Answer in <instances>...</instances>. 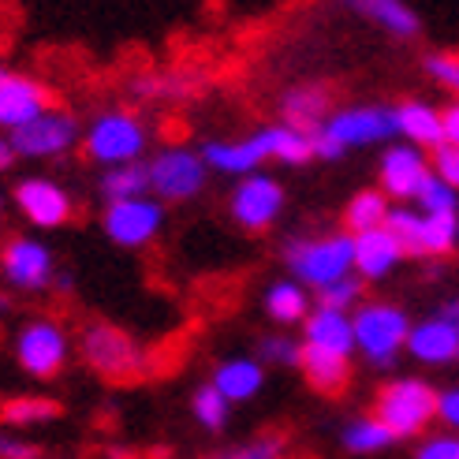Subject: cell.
<instances>
[{"label": "cell", "instance_id": "obj_1", "mask_svg": "<svg viewBox=\"0 0 459 459\" xmlns=\"http://www.w3.org/2000/svg\"><path fill=\"white\" fill-rule=\"evenodd\" d=\"M355 329V355L370 370H393L407 348L411 314L393 299H362L351 310Z\"/></svg>", "mask_w": 459, "mask_h": 459}, {"label": "cell", "instance_id": "obj_2", "mask_svg": "<svg viewBox=\"0 0 459 459\" xmlns=\"http://www.w3.org/2000/svg\"><path fill=\"white\" fill-rule=\"evenodd\" d=\"M281 262L291 281H299L307 291H317V288L355 273V239L348 232L295 236L284 243Z\"/></svg>", "mask_w": 459, "mask_h": 459}, {"label": "cell", "instance_id": "obj_3", "mask_svg": "<svg viewBox=\"0 0 459 459\" xmlns=\"http://www.w3.org/2000/svg\"><path fill=\"white\" fill-rule=\"evenodd\" d=\"M150 124L134 108H101L94 120L82 127V153L98 169L134 165L150 157Z\"/></svg>", "mask_w": 459, "mask_h": 459}, {"label": "cell", "instance_id": "obj_4", "mask_svg": "<svg viewBox=\"0 0 459 459\" xmlns=\"http://www.w3.org/2000/svg\"><path fill=\"white\" fill-rule=\"evenodd\" d=\"M374 415L393 429L396 441H419L437 422V388L419 374H396L377 388Z\"/></svg>", "mask_w": 459, "mask_h": 459}, {"label": "cell", "instance_id": "obj_5", "mask_svg": "<svg viewBox=\"0 0 459 459\" xmlns=\"http://www.w3.org/2000/svg\"><path fill=\"white\" fill-rule=\"evenodd\" d=\"M79 359L105 381H139L150 374V351L134 340L127 329L112 325V321H90L75 340Z\"/></svg>", "mask_w": 459, "mask_h": 459}, {"label": "cell", "instance_id": "obj_6", "mask_svg": "<svg viewBox=\"0 0 459 459\" xmlns=\"http://www.w3.org/2000/svg\"><path fill=\"white\" fill-rule=\"evenodd\" d=\"M72 351H75V340L67 336L64 321L49 317V314L27 317L15 329V336H12L15 366L30 381H53V377H60L67 370V362H72Z\"/></svg>", "mask_w": 459, "mask_h": 459}, {"label": "cell", "instance_id": "obj_7", "mask_svg": "<svg viewBox=\"0 0 459 459\" xmlns=\"http://www.w3.org/2000/svg\"><path fill=\"white\" fill-rule=\"evenodd\" d=\"M146 176H150V195L165 205H179L198 198L210 187V169L198 153V146L187 143H169L157 146V153L146 157Z\"/></svg>", "mask_w": 459, "mask_h": 459}, {"label": "cell", "instance_id": "obj_8", "mask_svg": "<svg viewBox=\"0 0 459 459\" xmlns=\"http://www.w3.org/2000/svg\"><path fill=\"white\" fill-rule=\"evenodd\" d=\"M284 205H288L284 183L262 169V172L236 179L232 195H228V217H232V224L243 228V232L262 236L269 228H277V221L284 217Z\"/></svg>", "mask_w": 459, "mask_h": 459}, {"label": "cell", "instance_id": "obj_9", "mask_svg": "<svg viewBox=\"0 0 459 459\" xmlns=\"http://www.w3.org/2000/svg\"><path fill=\"white\" fill-rule=\"evenodd\" d=\"M165 217H169L165 202H157L153 195L105 202L101 232L112 247H120V250H146L150 243H157L160 232H165Z\"/></svg>", "mask_w": 459, "mask_h": 459}, {"label": "cell", "instance_id": "obj_10", "mask_svg": "<svg viewBox=\"0 0 459 459\" xmlns=\"http://www.w3.org/2000/svg\"><path fill=\"white\" fill-rule=\"evenodd\" d=\"M321 131L343 150H374L396 143V120H393V105L381 101H366V105H340L329 112V120L321 124Z\"/></svg>", "mask_w": 459, "mask_h": 459}, {"label": "cell", "instance_id": "obj_11", "mask_svg": "<svg viewBox=\"0 0 459 459\" xmlns=\"http://www.w3.org/2000/svg\"><path fill=\"white\" fill-rule=\"evenodd\" d=\"M56 255L41 236H12L0 250V281L12 291L41 295L56 284Z\"/></svg>", "mask_w": 459, "mask_h": 459}, {"label": "cell", "instance_id": "obj_12", "mask_svg": "<svg viewBox=\"0 0 459 459\" xmlns=\"http://www.w3.org/2000/svg\"><path fill=\"white\" fill-rule=\"evenodd\" d=\"M19 160H60L82 143V124L64 108H45L38 120L8 134Z\"/></svg>", "mask_w": 459, "mask_h": 459}, {"label": "cell", "instance_id": "obj_13", "mask_svg": "<svg viewBox=\"0 0 459 459\" xmlns=\"http://www.w3.org/2000/svg\"><path fill=\"white\" fill-rule=\"evenodd\" d=\"M12 205L19 210V217L27 221L34 232H56L72 221L75 213V198L53 176H22L15 179L12 191Z\"/></svg>", "mask_w": 459, "mask_h": 459}, {"label": "cell", "instance_id": "obj_14", "mask_svg": "<svg viewBox=\"0 0 459 459\" xmlns=\"http://www.w3.org/2000/svg\"><path fill=\"white\" fill-rule=\"evenodd\" d=\"M433 176L429 169V153L407 143H388L381 146L377 157V187L385 191V198L393 205H411L415 195L422 191V183Z\"/></svg>", "mask_w": 459, "mask_h": 459}, {"label": "cell", "instance_id": "obj_15", "mask_svg": "<svg viewBox=\"0 0 459 459\" xmlns=\"http://www.w3.org/2000/svg\"><path fill=\"white\" fill-rule=\"evenodd\" d=\"M205 169L217 176H232L243 179L250 172H262L269 165V134L265 127L243 134V139H210L198 146Z\"/></svg>", "mask_w": 459, "mask_h": 459}, {"label": "cell", "instance_id": "obj_16", "mask_svg": "<svg viewBox=\"0 0 459 459\" xmlns=\"http://www.w3.org/2000/svg\"><path fill=\"white\" fill-rule=\"evenodd\" d=\"M340 12H348L362 22L377 27L385 38L396 41H419L422 38V15L411 0H333Z\"/></svg>", "mask_w": 459, "mask_h": 459}, {"label": "cell", "instance_id": "obj_17", "mask_svg": "<svg viewBox=\"0 0 459 459\" xmlns=\"http://www.w3.org/2000/svg\"><path fill=\"white\" fill-rule=\"evenodd\" d=\"M403 355H411L419 366H429V370L452 366V362H459V329L433 310L422 321H411Z\"/></svg>", "mask_w": 459, "mask_h": 459}, {"label": "cell", "instance_id": "obj_18", "mask_svg": "<svg viewBox=\"0 0 459 459\" xmlns=\"http://www.w3.org/2000/svg\"><path fill=\"white\" fill-rule=\"evenodd\" d=\"M49 105V90H45L38 79L30 75H19V72H8L0 79V131L12 134L19 127H27L30 120H38Z\"/></svg>", "mask_w": 459, "mask_h": 459}, {"label": "cell", "instance_id": "obj_19", "mask_svg": "<svg viewBox=\"0 0 459 459\" xmlns=\"http://www.w3.org/2000/svg\"><path fill=\"white\" fill-rule=\"evenodd\" d=\"M351 239H355V277L362 284H381L403 265V250L388 228H370V232H359Z\"/></svg>", "mask_w": 459, "mask_h": 459}, {"label": "cell", "instance_id": "obj_20", "mask_svg": "<svg viewBox=\"0 0 459 459\" xmlns=\"http://www.w3.org/2000/svg\"><path fill=\"white\" fill-rule=\"evenodd\" d=\"M210 385L232 407L250 403V400H258L265 388V366L258 362V355H224L213 366Z\"/></svg>", "mask_w": 459, "mask_h": 459}, {"label": "cell", "instance_id": "obj_21", "mask_svg": "<svg viewBox=\"0 0 459 459\" xmlns=\"http://www.w3.org/2000/svg\"><path fill=\"white\" fill-rule=\"evenodd\" d=\"M333 112V90L325 82H295L281 94V124L295 131H317Z\"/></svg>", "mask_w": 459, "mask_h": 459}, {"label": "cell", "instance_id": "obj_22", "mask_svg": "<svg viewBox=\"0 0 459 459\" xmlns=\"http://www.w3.org/2000/svg\"><path fill=\"white\" fill-rule=\"evenodd\" d=\"M393 120H396V139L407 146H419L426 153H433L445 143V131H441V108L419 101V98H407L400 105H393Z\"/></svg>", "mask_w": 459, "mask_h": 459}, {"label": "cell", "instance_id": "obj_23", "mask_svg": "<svg viewBox=\"0 0 459 459\" xmlns=\"http://www.w3.org/2000/svg\"><path fill=\"white\" fill-rule=\"evenodd\" d=\"M303 348H317V351H329V355H343V359H355V329H351V314H340V310H321L314 307L303 321Z\"/></svg>", "mask_w": 459, "mask_h": 459}, {"label": "cell", "instance_id": "obj_24", "mask_svg": "<svg viewBox=\"0 0 459 459\" xmlns=\"http://www.w3.org/2000/svg\"><path fill=\"white\" fill-rule=\"evenodd\" d=\"M262 310L277 329H291V325H303L307 314L314 310V295L299 281L277 277L262 291Z\"/></svg>", "mask_w": 459, "mask_h": 459}, {"label": "cell", "instance_id": "obj_25", "mask_svg": "<svg viewBox=\"0 0 459 459\" xmlns=\"http://www.w3.org/2000/svg\"><path fill=\"white\" fill-rule=\"evenodd\" d=\"M299 374L307 377V385L321 396H336L351 385V359L343 355H329V351H317V348H303L299 359Z\"/></svg>", "mask_w": 459, "mask_h": 459}, {"label": "cell", "instance_id": "obj_26", "mask_svg": "<svg viewBox=\"0 0 459 459\" xmlns=\"http://www.w3.org/2000/svg\"><path fill=\"white\" fill-rule=\"evenodd\" d=\"M336 441H340V448L348 452V455H381V452H388V448L396 445L393 429H388L374 415V411H370V415H351L348 422L340 426Z\"/></svg>", "mask_w": 459, "mask_h": 459}, {"label": "cell", "instance_id": "obj_27", "mask_svg": "<svg viewBox=\"0 0 459 459\" xmlns=\"http://www.w3.org/2000/svg\"><path fill=\"white\" fill-rule=\"evenodd\" d=\"M60 403L53 396H38V393H22V396H8L0 403V426L4 429H41L53 426L60 419Z\"/></svg>", "mask_w": 459, "mask_h": 459}, {"label": "cell", "instance_id": "obj_28", "mask_svg": "<svg viewBox=\"0 0 459 459\" xmlns=\"http://www.w3.org/2000/svg\"><path fill=\"white\" fill-rule=\"evenodd\" d=\"M198 86L202 79L183 75V72H143L127 82L131 98H139V101H187Z\"/></svg>", "mask_w": 459, "mask_h": 459}, {"label": "cell", "instance_id": "obj_29", "mask_svg": "<svg viewBox=\"0 0 459 459\" xmlns=\"http://www.w3.org/2000/svg\"><path fill=\"white\" fill-rule=\"evenodd\" d=\"M388 210H393V202L385 198L381 187H362L348 198L343 205V232L348 236H359V232H370V228H385L388 221Z\"/></svg>", "mask_w": 459, "mask_h": 459}, {"label": "cell", "instance_id": "obj_30", "mask_svg": "<svg viewBox=\"0 0 459 459\" xmlns=\"http://www.w3.org/2000/svg\"><path fill=\"white\" fill-rule=\"evenodd\" d=\"M385 228L396 236L403 258H426V213H419L415 205H393Z\"/></svg>", "mask_w": 459, "mask_h": 459}, {"label": "cell", "instance_id": "obj_31", "mask_svg": "<svg viewBox=\"0 0 459 459\" xmlns=\"http://www.w3.org/2000/svg\"><path fill=\"white\" fill-rule=\"evenodd\" d=\"M98 191L105 202H120V198H139L150 195V176H146V160H134V165H112L101 169Z\"/></svg>", "mask_w": 459, "mask_h": 459}, {"label": "cell", "instance_id": "obj_32", "mask_svg": "<svg viewBox=\"0 0 459 459\" xmlns=\"http://www.w3.org/2000/svg\"><path fill=\"white\" fill-rule=\"evenodd\" d=\"M265 134H269V160H277V165L299 169V165H307V160H314L307 131H295V127L277 120V124H265Z\"/></svg>", "mask_w": 459, "mask_h": 459}, {"label": "cell", "instance_id": "obj_33", "mask_svg": "<svg viewBox=\"0 0 459 459\" xmlns=\"http://www.w3.org/2000/svg\"><path fill=\"white\" fill-rule=\"evenodd\" d=\"M191 419L205 433H221L228 426V419H232V403H228L210 381H205L191 393Z\"/></svg>", "mask_w": 459, "mask_h": 459}, {"label": "cell", "instance_id": "obj_34", "mask_svg": "<svg viewBox=\"0 0 459 459\" xmlns=\"http://www.w3.org/2000/svg\"><path fill=\"white\" fill-rule=\"evenodd\" d=\"M258 362L265 366H277V370H299V359H303V340L299 336H288V333H269L258 340Z\"/></svg>", "mask_w": 459, "mask_h": 459}, {"label": "cell", "instance_id": "obj_35", "mask_svg": "<svg viewBox=\"0 0 459 459\" xmlns=\"http://www.w3.org/2000/svg\"><path fill=\"white\" fill-rule=\"evenodd\" d=\"M314 295V307H321V310H340V314H351L362 299H366V284L355 277H340V281H333V284H325V288H317V291H310Z\"/></svg>", "mask_w": 459, "mask_h": 459}, {"label": "cell", "instance_id": "obj_36", "mask_svg": "<svg viewBox=\"0 0 459 459\" xmlns=\"http://www.w3.org/2000/svg\"><path fill=\"white\" fill-rule=\"evenodd\" d=\"M411 205H415L419 213H426V217H459V195L448 187V183H441L437 176H429L422 183V191L415 195Z\"/></svg>", "mask_w": 459, "mask_h": 459}, {"label": "cell", "instance_id": "obj_37", "mask_svg": "<svg viewBox=\"0 0 459 459\" xmlns=\"http://www.w3.org/2000/svg\"><path fill=\"white\" fill-rule=\"evenodd\" d=\"M459 250V217H426V258H448Z\"/></svg>", "mask_w": 459, "mask_h": 459}, {"label": "cell", "instance_id": "obj_38", "mask_svg": "<svg viewBox=\"0 0 459 459\" xmlns=\"http://www.w3.org/2000/svg\"><path fill=\"white\" fill-rule=\"evenodd\" d=\"M273 455H284V437H277V433H258V437L232 445L217 455H205V459H273Z\"/></svg>", "mask_w": 459, "mask_h": 459}, {"label": "cell", "instance_id": "obj_39", "mask_svg": "<svg viewBox=\"0 0 459 459\" xmlns=\"http://www.w3.org/2000/svg\"><path fill=\"white\" fill-rule=\"evenodd\" d=\"M422 67H426V79H433L445 94L459 101V53H426Z\"/></svg>", "mask_w": 459, "mask_h": 459}, {"label": "cell", "instance_id": "obj_40", "mask_svg": "<svg viewBox=\"0 0 459 459\" xmlns=\"http://www.w3.org/2000/svg\"><path fill=\"white\" fill-rule=\"evenodd\" d=\"M415 459H459V433H426V437H419Z\"/></svg>", "mask_w": 459, "mask_h": 459}, {"label": "cell", "instance_id": "obj_41", "mask_svg": "<svg viewBox=\"0 0 459 459\" xmlns=\"http://www.w3.org/2000/svg\"><path fill=\"white\" fill-rule=\"evenodd\" d=\"M429 169H433V176H437L441 183H448V187L459 195V146L441 143L437 150L429 153Z\"/></svg>", "mask_w": 459, "mask_h": 459}, {"label": "cell", "instance_id": "obj_42", "mask_svg": "<svg viewBox=\"0 0 459 459\" xmlns=\"http://www.w3.org/2000/svg\"><path fill=\"white\" fill-rule=\"evenodd\" d=\"M0 459H41V448L19 429L0 426Z\"/></svg>", "mask_w": 459, "mask_h": 459}, {"label": "cell", "instance_id": "obj_43", "mask_svg": "<svg viewBox=\"0 0 459 459\" xmlns=\"http://www.w3.org/2000/svg\"><path fill=\"white\" fill-rule=\"evenodd\" d=\"M437 422L448 433H459V385L437 388Z\"/></svg>", "mask_w": 459, "mask_h": 459}, {"label": "cell", "instance_id": "obj_44", "mask_svg": "<svg viewBox=\"0 0 459 459\" xmlns=\"http://www.w3.org/2000/svg\"><path fill=\"white\" fill-rule=\"evenodd\" d=\"M441 131H445V143L448 146H459V101H452V105L441 108Z\"/></svg>", "mask_w": 459, "mask_h": 459}, {"label": "cell", "instance_id": "obj_45", "mask_svg": "<svg viewBox=\"0 0 459 459\" xmlns=\"http://www.w3.org/2000/svg\"><path fill=\"white\" fill-rule=\"evenodd\" d=\"M15 160H19V157H15V150H12V139H8L4 131H0V176H4V172L15 165Z\"/></svg>", "mask_w": 459, "mask_h": 459}, {"label": "cell", "instance_id": "obj_46", "mask_svg": "<svg viewBox=\"0 0 459 459\" xmlns=\"http://www.w3.org/2000/svg\"><path fill=\"white\" fill-rule=\"evenodd\" d=\"M437 314H441L445 321H452V325L459 329V295H452V299H445V303L437 307Z\"/></svg>", "mask_w": 459, "mask_h": 459}, {"label": "cell", "instance_id": "obj_47", "mask_svg": "<svg viewBox=\"0 0 459 459\" xmlns=\"http://www.w3.org/2000/svg\"><path fill=\"white\" fill-rule=\"evenodd\" d=\"M4 213H8V198L0 195V221H4Z\"/></svg>", "mask_w": 459, "mask_h": 459}, {"label": "cell", "instance_id": "obj_48", "mask_svg": "<svg viewBox=\"0 0 459 459\" xmlns=\"http://www.w3.org/2000/svg\"><path fill=\"white\" fill-rule=\"evenodd\" d=\"M8 75V67H4V60H0V79H4Z\"/></svg>", "mask_w": 459, "mask_h": 459}, {"label": "cell", "instance_id": "obj_49", "mask_svg": "<svg viewBox=\"0 0 459 459\" xmlns=\"http://www.w3.org/2000/svg\"><path fill=\"white\" fill-rule=\"evenodd\" d=\"M273 459H284V455H273Z\"/></svg>", "mask_w": 459, "mask_h": 459}]
</instances>
